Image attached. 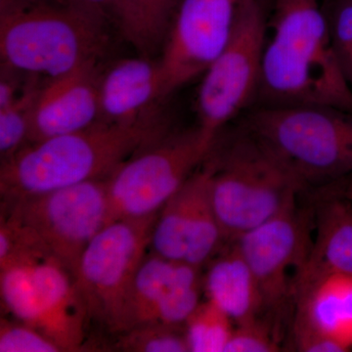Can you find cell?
Wrapping results in <instances>:
<instances>
[{
  "mask_svg": "<svg viewBox=\"0 0 352 352\" xmlns=\"http://www.w3.org/2000/svg\"><path fill=\"white\" fill-rule=\"evenodd\" d=\"M316 335L352 349V274L333 273L303 289L296 298L293 336Z\"/></svg>",
  "mask_w": 352,
  "mask_h": 352,
  "instance_id": "17",
  "label": "cell"
},
{
  "mask_svg": "<svg viewBox=\"0 0 352 352\" xmlns=\"http://www.w3.org/2000/svg\"><path fill=\"white\" fill-rule=\"evenodd\" d=\"M96 64L82 65L39 87L29 143L83 131L100 120Z\"/></svg>",
  "mask_w": 352,
  "mask_h": 352,
  "instance_id": "15",
  "label": "cell"
},
{
  "mask_svg": "<svg viewBox=\"0 0 352 352\" xmlns=\"http://www.w3.org/2000/svg\"><path fill=\"white\" fill-rule=\"evenodd\" d=\"M349 193H351V196H352V177L351 178V180H349Z\"/></svg>",
  "mask_w": 352,
  "mask_h": 352,
  "instance_id": "29",
  "label": "cell"
},
{
  "mask_svg": "<svg viewBox=\"0 0 352 352\" xmlns=\"http://www.w3.org/2000/svg\"><path fill=\"white\" fill-rule=\"evenodd\" d=\"M300 195L252 230L235 241L249 264L261 295V317L282 336V323L295 315V284L309 251L314 210Z\"/></svg>",
  "mask_w": 352,
  "mask_h": 352,
  "instance_id": "10",
  "label": "cell"
},
{
  "mask_svg": "<svg viewBox=\"0 0 352 352\" xmlns=\"http://www.w3.org/2000/svg\"><path fill=\"white\" fill-rule=\"evenodd\" d=\"M180 0H118L113 12L122 36L142 56L164 46Z\"/></svg>",
  "mask_w": 352,
  "mask_h": 352,
  "instance_id": "19",
  "label": "cell"
},
{
  "mask_svg": "<svg viewBox=\"0 0 352 352\" xmlns=\"http://www.w3.org/2000/svg\"><path fill=\"white\" fill-rule=\"evenodd\" d=\"M266 19L259 0H244L232 36L204 73L196 99L199 124L219 135L259 92Z\"/></svg>",
  "mask_w": 352,
  "mask_h": 352,
  "instance_id": "11",
  "label": "cell"
},
{
  "mask_svg": "<svg viewBox=\"0 0 352 352\" xmlns=\"http://www.w3.org/2000/svg\"><path fill=\"white\" fill-rule=\"evenodd\" d=\"M208 161L210 196L224 245L261 226L307 190L243 126L219 148L214 142Z\"/></svg>",
  "mask_w": 352,
  "mask_h": 352,
  "instance_id": "4",
  "label": "cell"
},
{
  "mask_svg": "<svg viewBox=\"0 0 352 352\" xmlns=\"http://www.w3.org/2000/svg\"><path fill=\"white\" fill-rule=\"evenodd\" d=\"M272 18L258 92L263 105L324 106L352 113V89L319 0H274Z\"/></svg>",
  "mask_w": 352,
  "mask_h": 352,
  "instance_id": "1",
  "label": "cell"
},
{
  "mask_svg": "<svg viewBox=\"0 0 352 352\" xmlns=\"http://www.w3.org/2000/svg\"><path fill=\"white\" fill-rule=\"evenodd\" d=\"M212 259L203 280L208 300L226 312L234 323L261 317L263 305L256 278L235 243L226 245Z\"/></svg>",
  "mask_w": 352,
  "mask_h": 352,
  "instance_id": "18",
  "label": "cell"
},
{
  "mask_svg": "<svg viewBox=\"0 0 352 352\" xmlns=\"http://www.w3.org/2000/svg\"><path fill=\"white\" fill-rule=\"evenodd\" d=\"M63 351L54 340L27 324L1 319L0 352Z\"/></svg>",
  "mask_w": 352,
  "mask_h": 352,
  "instance_id": "27",
  "label": "cell"
},
{
  "mask_svg": "<svg viewBox=\"0 0 352 352\" xmlns=\"http://www.w3.org/2000/svg\"><path fill=\"white\" fill-rule=\"evenodd\" d=\"M105 21L72 0H0L3 66L36 78H58L105 48Z\"/></svg>",
  "mask_w": 352,
  "mask_h": 352,
  "instance_id": "3",
  "label": "cell"
},
{
  "mask_svg": "<svg viewBox=\"0 0 352 352\" xmlns=\"http://www.w3.org/2000/svg\"><path fill=\"white\" fill-rule=\"evenodd\" d=\"M210 177L212 166L207 157L201 164V182L194 203L184 259L185 263L199 268L212 261L224 244L210 196Z\"/></svg>",
  "mask_w": 352,
  "mask_h": 352,
  "instance_id": "21",
  "label": "cell"
},
{
  "mask_svg": "<svg viewBox=\"0 0 352 352\" xmlns=\"http://www.w3.org/2000/svg\"><path fill=\"white\" fill-rule=\"evenodd\" d=\"M315 223V237L298 272L296 296L309 285L333 273L352 274V196L347 176L305 190Z\"/></svg>",
  "mask_w": 352,
  "mask_h": 352,
  "instance_id": "14",
  "label": "cell"
},
{
  "mask_svg": "<svg viewBox=\"0 0 352 352\" xmlns=\"http://www.w3.org/2000/svg\"><path fill=\"white\" fill-rule=\"evenodd\" d=\"M157 215L106 224L82 254L75 273L89 320L119 335L134 275L150 247Z\"/></svg>",
  "mask_w": 352,
  "mask_h": 352,
  "instance_id": "9",
  "label": "cell"
},
{
  "mask_svg": "<svg viewBox=\"0 0 352 352\" xmlns=\"http://www.w3.org/2000/svg\"><path fill=\"white\" fill-rule=\"evenodd\" d=\"M107 178L2 201L14 237L56 258L75 277L82 254L107 223Z\"/></svg>",
  "mask_w": 352,
  "mask_h": 352,
  "instance_id": "7",
  "label": "cell"
},
{
  "mask_svg": "<svg viewBox=\"0 0 352 352\" xmlns=\"http://www.w3.org/2000/svg\"><path fill=\"white\" fill-rule=\"evenodd\" d=\"M164 100L159 63L150 57L126 58L100 76V120L116 124L157 120V104Z\"/></svg>",
  "mask_w": 352,
  "mask_h": 352,
  "instance_id": "16",
  "label": "cell"
},
{
  "mask_svg": "<svg viewBox=\"0 0 352 352\" xmlns=\"http://www.w3.org/2000/svg\"><path fill=\"white\" fill-rule=\"evenodd\" d=\"M217 138L199 126L164 135L118 166L106 182V224L159 214L207 159Z\"/></svg>",
  "mask_w": 352,
  "mask_h": 352,
  "instance_id": "8",
  "label": "cell"
},
{
  "mask_svg": "<svg viewBox=\"0 0 352 352\" xmlns=\"http://www.w3.org/2000/svg\"><path fill=\"white\" fill-rule=\"evenodd\" d=\"M120 351L134 352L189 351L185 325L146 324L118 335Z\"/></svg>",
  "mask_w": 352,
  "mask_h": 352,
  "instance_id": "24",
  "label": "cell"
},
{
  "mask_svg": "<svg viewBox=\"0 0 352 352\" xmlns=\"http://www.w3.org/2000/svg\"><path fill=\"white\" fill-rule=\"evenodd\" d=\"M244 0H180L157 61L164 99L208 69L232 36Z\"/></svg>",
  "mask_w": 352,
  "mask_h": 352,
  "instance_id": "12",
  "label": "cell"
},
{
  "mask_svg": "<svg viewBox=\"0 0 352 352\" xmlns=\"http://www.w3.org/2000/svg\"><path fill=\"white\" fill-rule=\"evenodd\" d=\"M85 11L106 21L108 16H113L118 0H72Z\"/></svg>",
  "mask_w": 352,
  "mask_h": 352,
  "instance_id": "28",
  "label": "cell"
},
{
  "mask_svg": "<svg viewBox=\"0 0 352 352\" xmlns=\"http://www.w3.org/2000/svg\"><path fill=\"white\" fill-rule=\"evenodd\" d=\"M326 12L336 56L352 89V0H330Z\"/></svg>",
  "mask_w": 352,
  "mask_h": 352,
  "instance_id": "25",
  "label": "cell"
},
{
  "mask_svg": "<svg viewBox=\"0 0 352 352\" xmlns=\"http://www.w3.org/2000/svg\"><path fill=\"white\" fill-rule=\"evenodd\" d=\"M164 135L157 120L131 126L99 120L83 131L28 143L1 161L2 201L105 179Z\"/></svg>",
  "mask_w": 352,
  "mask_h": 352,
  "instance_id": "2",
  "label": "cell"
},
{
  "mask_svg": "<svg viewBox=\"0 0 352 352\" xmlns=\"http://www.w3.org/2000/svg\"><path fill=\"white\" fill-rule=\"evenodd\" d=\"M39 87L38 80L20 96L0 107V155L12 156L30 142L32 113Z\"/></svg>",
  "mask_w": 352,
  "mask_h": 352,
  "instance_id": "23",
  "label": "cell"
},
{
  "mask_svg": "<svg viewBox=\"0 0 352 352\" xmlns=\"http://www.w3.org/2000/svg\"><path fill=\"white\" fill-rule=\"evenodd\" d=\"M232 319L210 300L199 303L185 322L189 351H226L232 336Z\"/></svg>",
  "mask_w": 352,
  "mask_h": 352,
  "instance_id": "22",
  "label": "cell"
},
{
  "mask_svg": "<svg viewBox=\"0 0 352 352\" xmlns=\"http://www.w3.org/2000/svg\"><path fill=\"white\" fill-rule=\"evenodd\" d=\"M200 270L154 252L145 256L132 281L122 332L146 324L185 325L200 303Z\"/></svg>",
  "mask_w": 352,
  "mask_h": 352,
  "instance_id": "13",
  "label": "cell"
},
{
  "mask_svg": "<svg viewBox=\"0 0 352 352\" xmlns=\"http://www.w3.org/2000/svg\"><path fill=\"white\" fill-rule=\"evenodd\" d=\"M2 305L18 321L47 336L63 351L82 349L89 320L75 277L56 258L15 241L0 263Z\"/></svg>",
  "mask_w": 352,
  "mask_h": 352,
  "instance_id": "6",
  "label": "cell"
},
{
  "mask_svg": "<svg viewBox=\"0 0 352 352\" xmlns=\"http://www.w3.org/2000/svg\"><path fill=\"white\" fill-rule=\"evenodd\" d=\"M278 333L272 324L263 317L234 327L224 352H275L281 351Z\"/></svg>",
  "mask_w": 352,
  "mask_h": 352,
  "instance_id": "26",
  "label": "cell"
},
{
  "mask_svg": "<svg viewBox=\"0 0 352 352\" xmlns=\"http://www.w3.org/2000/svg\"><path fill=\"white\" fill-rule=\"evenodd\" d=\"M243 126L305 188L352 175V113L324 106L263 105Z\"/></svg>",
  "mask_w": 352,
  "mask_h": 352,
  "instance_id": "5",
  "label": "cell"
},
{
  "mask_svg": "<svg viewBox=\"0 0 352 352\" xmlns=\"http://www.w3.org/2000/svg\"><path fill=\"white\" fill-rule=\"evenodd\" d=\"M201 178V166L160 210L153 227L149 247L154 254L184 261L194 203Z\"/></svg>",
  "mask_w": 352,
  "mask_h": 352,
  "instance_id": "20",
  "label": "cell"
}]
</instances>
